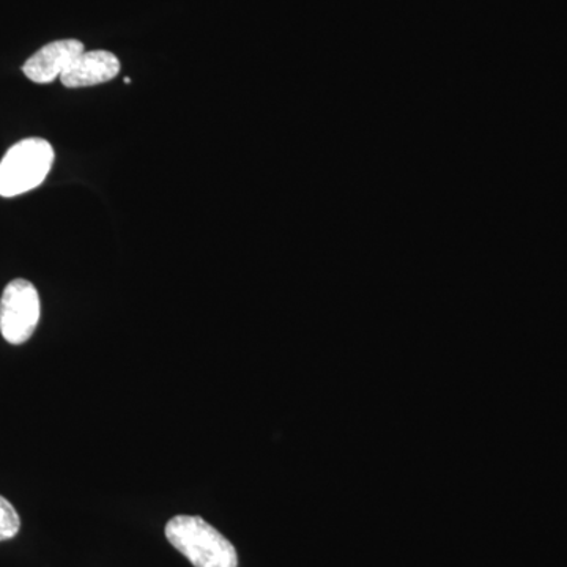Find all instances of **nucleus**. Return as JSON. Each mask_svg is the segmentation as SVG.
I'll list each match as a JSON object with an SVG mask.
<instances>
[{"instance_id":"obj_3","label":"nucleus","mask_w":567,"mask_h":567,"mask_svg":"<svg viewBox=\"0 0 567 567\" xmlns=\"http://www.w3.org/2000/svg\"><path fill=\"white\" fill-rule=\"evenodd\" d=\"M40 295L25 279H14L0 298V333L11 346L28 342L40 322Z\"/></svg>"},{"instance_id":"obj_6","label":"nucleus","mask_w":567,"mask_h":567,"mask_svg":"<svg viewBox=\"0 0 567 567\" xmlns=\"http://www.w3.org/2000/svg\"><path fill=\"white\" fill-rule=\"evenodd\" d=\"M21 518L9 499L0 495V543L13 539L20 533Z\"/></svg>"},{"instance_id":"obj_2","label":"nucleus","mask_w":567,"mask_h":567,"mask_svg":"<svg viewBox=\"0 0 567 567\" xmlns=\"http://www.w3.org/2000/svg\"><path fill=\"white\" fill-rule=\"evenodd\" d=\"M52 163L54 148L47 140L28 137L18 142L0 162V196L17 197L39 188Z\"/></svg>"},{"instance_id":"obj_5","label":"nucleus","mask_w":567,"mask_h":567,"mask_svg":"<svg viewBox=\"0 0 567 567\" xmlns=\"http://www.w3.org/2000/svg\"><path fill=\"white\" fill-rule=\"evenodd\" d=\"M118 71H121V61L112 52L84 51L76 61L71 63L65 74H62L61 81L69 89L91 87V85L114 80Z\"/></svg>"},{"instance_id":"obj_4","label":"nucleus","mask_w":567,"mask_h":567,"mask_svg":"<svg viewBox=\"0 0 567 567\" xmlns=\"http://www.w3.org/2000/svg\"><path fill=\"white\" fill-rule=\"evenodd\" d=\"M85 51L82 41L69 39L48 43L22 65L25 76L37 84H50L70 69L71 63Z\"/></svg>"},{"instance_id":"obj_1","label":"nucleus","mask_w":567,"mask_h":567,"mask_svg":"<svg viewBox=\"0 0 567 567\" xmlns=\"http://www.w3.org/2000/svg\"><path fill=\"white\" fill-rule=\"evenodd\" d=\"M166 537L194 567H238L237 550L226 536L199 516H175Z\"/></svg>"}]
</instances>
